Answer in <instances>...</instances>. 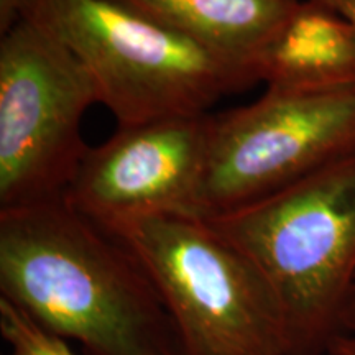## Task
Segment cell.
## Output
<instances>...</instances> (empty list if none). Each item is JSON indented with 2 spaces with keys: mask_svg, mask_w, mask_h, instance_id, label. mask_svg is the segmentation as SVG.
<instances>
[{
  "mask_svg": "<svg viewBox=\"0 0 355 355\" xmlns=\"http://www.w3.org/2000/svg\"><path fill=\"white\" fill-rule=\"evenodd\" d=\"M0 298L84 355H181L139 261L64 198L0 209Z\"/></svg>",
  "mask_w": 355,
  "mask_h": 355,
  "instance_id": "1",
  "label": "cell"
},
{
  "mask_svg": "<svg viewBox=\"0 0 355 355\" xmlns=\"http://www.w3.org/2000/svg\"><path fill=\"white\" fill-rule=\"evenodd\" d=\"M206 220L270 286L291 355H327L355 285V155Z\"/></svg>",
  "mask_w": 355,
  "mask_h": 355,
  "instance_id": "2",
  "label": "cell"
},
{
  "mask_svg": "<svg viewBox=\"0 0 355 355\" xmlns=\"http://www.w3.org/2000/svg\"><path fill=\"white\" fill-rule=\"evenodd\" d=\"M20 17L64 44L119 125L199 115L257 83L254 71L123 0H24Z\"/></svg>",
  "mask_w": 355,
  "mask_h": 355,
  "instance_id": "3",
  "label": "cell"
},
{
  "mask_svg": "<svg viewBox=\"0 0 355 355\" xmlns=\"http://www.w3.org/2000/svg\"><path fill=\"white\" fill-rule=\"evenodd\" d=\"M105 232L152 282L175 326L181 355H291L270 286L209 220L155 214Z\"/></svg>",
  "mask_w": 355,
  "mask_h": 355,
  "instance_id": "4",
  "label": "cell"
},
{
  "mask_svg": "<svg viewBox=\"0 0 355 355\" xmlns=\"http://www.w3.org/2000/svg\"><path fill=\"white\" fill-rule=\"evenodd\" d=\"M355 155V83L266 87L255 102L211 117L198 216L237 211Z\"/></svg>",
  "mask_w": 355,
  "mask_h": 355,
  "instance_id": "5",
  "label": "cell"
},
{
  "mask_svg": "<svg viewBox=\"0 0 355 355\" xmlns=\"http://www.w3.org/2000/svg\"><path fill=\"white\" fill-rule=\"evenodd\" d=\"M99 102L63 43L20 17L0 37V209L63 198L86 157L84 114Z\"/></svg>",
  "mask_w": 355,
  "mask_h": 355,
  "instance_id": "6",
  "label": "cell"
},
{
  "mask_svg": "<svg viewBox=\"0 0 355 355\" xmlns=\"http://www.w3.org/2000/svg\"><path fill=\"white\" fill-rule=\"evenodd\" d=\"M212 114L175 115L119 125L89 146L64 199L107 230L155 214L198 216Z\"/></svg>",
  "mask_w": 355,
  "mask_h": 355,
  "instance_id": "7",
  "label": "cell"
},
{
  "mask_svg": "<svg viewBox=\"0 0 355 355\" xmlns=\"http://www.w3.org/2000/svg\"><path fill=\"white\" fill-rule=\"evenodd\" d=\"M266 87L319 89L355 83V28L318 0H300L250 61Z\"/></svg>",
  "mask_w": 355,
  "mask_h": 355,
  "instance_id": "8",
  "label": "cell"
},
{
  "mask_svg": "<svg viewBox=\"0 0 355 355\" xmlns=\"http://www.w3.org/2000/svg\"><path fill=\"white\" fill-rule=\"evenodd\" d=\"M168 28L250 66L300 0H123Z\"/></svg>",
  "mask_w": 355,
  "mask_h": 355,
  "instance_id": "9",
  "label": "cell"
},
{
  "mask_svg": "<svg viewBox=\"0 0 355 355\" xmlns=\"http://www.w3.org/2000/svg\"><path fill=\"white\" fill-rule=\"evenodd\" d=\"M0 332L12 355H76L69 343L42 329L3 298H0Z\"/></svg>",
  "mask_w": 355,
  "mask_h": 355,
  "instance_id": "10",
  "label": "cell"
},
{
  "mask_svg": "<svg viewBox=\"0 0 355 355\" xmlns=\"http://www.w3.org/2000/svg\"><path fill=\"white\" fill-rule=\"evenodd\" d=\"M24 0H0V35H3L20 19Z\"/></svg>",
  "mask_w": 355,
  "mask_h": 355,
  "instance_id": "11",
  "label": "cell"
},
{
  "mask_svg": "<svg viewBox=\"0 0 355 355\" xmlns=\"http://www.w3.org/2000/svg\"><path fill=\"white\" fill-rule=\"evenodd\" d=\"M327 355H355V336H336L329 345V349H327Z\"/></svg>",
  "mask_w": 355,
  "mask_h": 355,
  "instance_id": "12",
  "label": "cell"
},
{
  "mask_svg": "<svg viewBox=\"0 0 355 355\" xmlns=\"http://www.w3.org/2000/svg\"><path fill=\"white\" fill-rule=\"evenodd\" d=\"M340 331H343V334L355 336V285L344 308L343 319H340Z\"/></svg>",
  "mask_w": 355,
  "mask_h": 355,
  "instance_id": "13",
  "label": "cell"
},
{
  "mask_svg": "<svg viewBox=\"0 0 355 355\" xmlns=\"http://www.w3.org/2000/svg\"><path fill=\"white\" fill-rule=\"evenodd\" d=\"M318 2L331 7L332 10L339 12L355 28V0H318Z\"/></svg>",
  "mask_w": 355,
  "mask_h": 355,
  "instance_id": "14",
  "label": "cell"
},
{
  "mask_svg": "<svg viewBox=\"0 0 355 355\" xmlns=\"http://www.w3.org/2000/svg\"><path fill=\"white\" fill-rule=\"evenodd\" d=\"M10 355H12V354H10Z\"/></svg>",
  "mask_w": 355,
  "mask_h": 355,
  "instance_id": "15",
  "label": "cell"
}]
</instances>
